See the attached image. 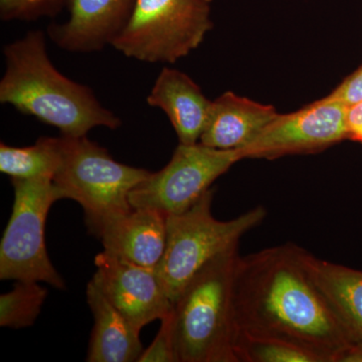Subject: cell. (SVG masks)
<instances>
[{
    "label": "cell",
    "instance_id": "20",
    "mask_svg": "<svg viewBox=\"0 0 362 362\" xmlns=\"http://www.w3.org/2000/svg\"><path fill=\"white\" fill-rule=\"evenodd\" d=\"M66 2L68 0H0V18L6 21L54 18Z\"/></svg>",
    "mask_w": 362,
    "mask_h": 362
},
{
    "label": "cell",
    "instance_id": "2",
    "mask_svg": "<svg viewBox=\"0 0 362 362\" xmlns=\"http://www.w3.org/2000/svg\"><path fill=\"white\" fill-rule=\"evenodd\" d=\"M6 71L0 102L56 127L66 137H83L96 127L115 130L122 120L105 108L87 86L57 70L42 30L26 33L4 49Z\"/></svg>",
    "mask_w": 362,
    "mask_h": 362
},
{
    "label": "cell",
    "instance_id": "16",
    "mask_svg": "<svg viewBox=\"0 0 362 362\" xmlns=\"http://www.w3.org/2000/svg\"><path fill=\"white\" fill-rule=\"evenodd\" d=\"M94 327L88 350L87 361L135 362L143 352L140 332L107 299L94 281L86 289Z\"/></svg>",
    "mask_w": 362,
    "mask_h": 362
},
{
    "label": "cell",
    "instance_id": "15",
    "mask_svg": "<svg viewBox=\"0 0 362 362\" xmlns=\"http://www.w3.org/2000/svg\"><path fill=\"white\" fill-rule=\"evenodd\" d=\"M302 259L349 342L362 351V271L324 261L304 249Z\"/></svg>",
    "mask_w": 362,
    "mask_h": 362
},
{
    "label": "cell",
    "instance_id": "21",
    "mask_svg": "<svg viewBox=\"0 0 362 362\" xmlns=\"http://www.w3.org/2000/svg\"><path fill=\"white\" fill-rule=\"evenodd\" d=\"M161 326L148 349L143 350L139 362H178L176 352L173 309L161 319Z\"/></svg>",
    "mask_w": 362,
    "mask_h": 362
},
{
    "label": "cell",
    "instance_id": "3",
    "mask_svg": "<svg viewBox=\"0 0 362 362\" xmlns=\"http://www.w3.org/2000/svg\"><path fill=\"white\" fill-rule=\"evenodd\" d=\"M239 247L209 262L173 304L178 362H238L233 282Z\"/></svg>",
    "mask_w": 362,
    "mask_h": 362
},
{
    "label": "cell",
    "instance_id": "18",
    "mask_svg": "<svg viewBox=\"0 0 362 362\" xmlns=\"http://www.w3.org/2000/svg\"><path fill=\"white\" fill-rule=\"evenodd\" d=\"M47 296L40 282L16 281L11 291L0 296V326L21 329L33 325Z\"/></svg>",
    "mask_w": 362,
    "mask_h": 362
},
{
    "label": "cell",
    "instance_id": "17",
    "mask_svg": "<svg viewBox=\"0 0 362 362\" xmlns=\"http://www.w3.org/2000/svg\"><path fill=\"white\" fill-rule=\"evenodd\" d=\"M63 156L62 137H40L30 146L0 144V171L11 180H37L54 176Z\"/></svg>",
    "mask_w": 362,
    "mask_h": 362
},
{
    "label": "cell",
    "instance_id": "8",
    "mask_svg": "<svg viewBox=\"0 0 362 362\" xmlns=\"http://www.w3.org/2000/svg\"><path fill=\"white\" fill-rule=\"evenodd\" d=\"M240 160L239 149H216L201 142L180 143L170 161L161 170L150 173L131 192V206L156 209L166 216L185 213Z\"/></svg>",
    "mask_w": 362,
    "mask_h": 362
},
{
    "label": "cell",
    "instance_id": "19",
    "mask_svg": "<svg viewBox=\"0 0 362 362\" xmlns=\"http://www.w3.org/2000/svg\"><path fill=\"white\" fill-rule=\"evenodd\" d=\"M235 356L238 362H315L310 354L294 345L240 334L235 344Z\"/></svg>",
    "mask_w": 362,
    "mask_h": 362
},
{
    "label": "cell",
    "instance_id": "7",
    "mask_svg": "<svg viewBox=\"0 0 362 362\" xmlns=\"http://www.w3.org/2000/svg\"><path fill=\"white\" fill-rule=\"evenodd\" d=\"M13 211L0 244V279L45 283L64 289L65 281L52 265L45 223L54 202L63 194L49 178L11 180Z\"/></svg>",
    "mask_w": 362,
    "mask_h": 362
},
{
    "label": "cell",
    "instance_id": "23",
    "mask_svg": "<svg viewBox=\"0 0 362 362\" xmlns=\"http://www.w3.org/2000/svg\"><path fill=\"white\" fill-rule=\"evenodd\" d=\"M347 139L362 143V101L347 106Z\"/></svg>",
    "mask_w": 362,
    "mask_h": 362
},
{
    "label": "cell",
    "instance_id": "11",
    "mask_svg": "<svg viewBox=\"0 0 362 362\" xmlns=\"http://www.w3.org/2000/svg\"><path fill=\"white\" fill-rule=\"evenodd\" d=\"M136 0H68L70 18L51 25L47 35L71 52H94L112 45L127 25Z\"/></svg>",
    "mask_w": 362,
    "mask_h": 362
},
{
    "label": "cell",
    "instance_id": "22",
    "mask_svg": "<svg viewBox=\"0 0 362 362\" xmlns=\"http://www.w3.org/2000/svg\"><path fill=\"white\" fill-rule=\"evenodd\" d=\"M329 96L350 106L362 101V65L330 93Z\"/></svg>",
    "mask_w": 362,
    "mask_h": 362
},
{
    "label": "cell",
    "instance_id": "13",
    "mask_svg": "<svg viewBox=\"0 0 362 362\" xmlns=\"http://www.w3.org/2000/svg\"><path fill=\"white\" fill-rule=\"evenodd\" d=\"M166 238V216L141 207L112 223L100 240L105 252L136 265L156 269L165 252Z\"/></svg>",
    "mask_w": 362,
    "mask_h": 362
},
{
    "label": "cell",
    "instance_id": "4",
    "mask_svg": "<svg viewBox=\"0 0 362 362\" xmlns=\"http://www.w3.org/2000/svg\"><path fill=\"white\" fill-rule=\"evenodd\" d=\"M62 142L63 156L52 181L64 199L82 206L88 230L100 239L112 223L132 211L131 192L151 171L116 161L87 136H62Z\"/></svg>",
    "mask_w": 362,
    "mask_h": 362
},
{
    "label": "cell",
    "instance_id": "12",
    "mask_svg": "<svg viewBox=\"0 0 362 362\" xmlns=\"http://www.w3.org/2000/svg\"><path fill=\"white\" fill-rule=\"evenodd\" d=\"M147 103L168 115L181 144H195L201 140L213 101L187 74L163 68Z\"/></svg>",
    "mask_w": 362,
    "mask_h": 362
},
{
    "label": "cell",
    "instance_id": "14",
    "mask_svg": "<svg viewBox=\"0 0 362 362\" xmlns=\"http://www.w3.org/2000/svg\"><path fill=\"white\" fill-rule=\"evenodd\" d=\"M278 116L271 105L226 92L213 101L199 142L216 149H240Z\"/></svg>",
    "mask_w": 362,
    "mask_h": 362
},
{
    "label": "cell",
    "instance_id": "9",
    "mask_svg": "<svg viewBox=\"0 0 362 362\" xmlns=\"http://www.w3.org/2000/svg\"><path fill=\"white\" fill-rule=\"evenodd\" d=\"M347 105L329 95L290 114H278L239 149L242 159L314 154L347 139Z\"/></svg>",
    "mask_w": 362,
    "mask_h": 362
},
{
    "label": "cell",
    "instance_id": "1",
    "mask_svg": "<svg viewBox=\"0 0 362 362\" xmlns=\"http://www.w3.org/2000/svg\"><path fill=\"white\" fill-rule=\"evenodd\" d=\"M293 244L240 257L233 282L239 334L294 345L315 362H341L351 343Z\"/></svg>",
    "mask_w": 362,
    "mask_h": 362
},
{
    "label": "cell",
    "instance_id": "5",
    "mask_svg": "<svg viewBox=\"0 0 362 362\" xmlns=\"http://www.w3.org/2000/svg\"><path fill=\"white\" fill-rule=\"evenodd\" d=\"M209 189L185 213L166 216L165 252L157 274L173 304L187 283L209 262L240 245L243 235L263 223L265 207L257 206L238 218L220 221L211 214Z\"/></svg>",
    "mask_w": 362,
    "mask_h": 362
},
{
    "label": "cell",
    "instance_id": "6",
    "mask_svg": "<svg viewBox=\"0 0 362 362\" xmlns=\"http://www.w3.org/2000/svg\"><path fill=\"white\" fill-rule=\"evenodd\" d=\"M213 0H136L112 47L145 63L175 64L197 49L213 28Z\"/></svg>",
    "mask_w": 362,
    "mask_h": 362
},
{
    "label": "cell",
    "instance_id": "10",
    "mask_svg": "<svg viewBox=\"0 0 362 362\" xmlns=\"http://www.w3.org/2000/svg\"><path fill=\"white\" fill-rule=\"evenodd\" d=\"M92 280L136 329L141 331L173 310L156 269L136 265L105 251L97 255Z\"/></svg>",
    "mask_w": 362,
    "mask_h": 362
}]
</instances>
